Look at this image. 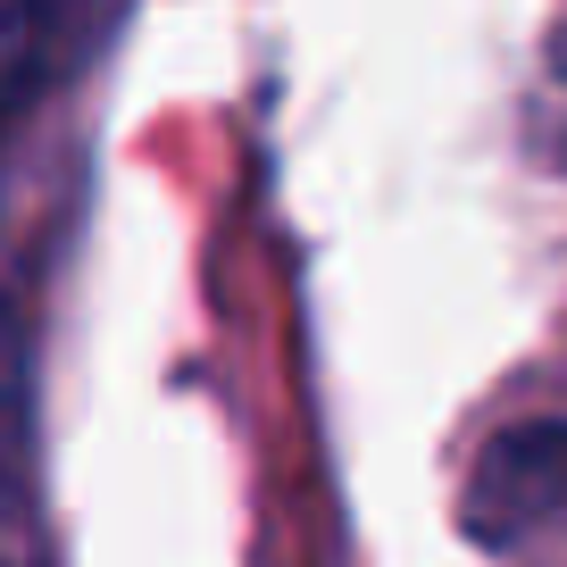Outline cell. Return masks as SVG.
<instances>
[{
    "instance_id": "cell-1",
    "label": "cell",
    "mask_w": 567,
    "mask_h": 567,
    "mask_svg": "<svg viewBox=\"0 0 567 567\" xmlns=\"http://www.w3.org/2000/svg\"><path fill=\"white\" fill-rule=\"evenodd\" d=\"M460 517L476 543H534L543 526H567V417H534L493 434L476 451Z\"/></svg>"
},
{
    "instance_id": "cell-2",
    "label": "cell",
    "mask_w": 567,
    "mask_h": 567,
    "mask_svg": "<svg viewBox=\"0 0 567 567\" xmlns=\"http://www.w3.org/2000/svg\"><path fill=\"white\" fill-rule=\"evenodd\" d=\"M0 567H51L42 460H34V368H25V334L9 309H0Z\"/></svg>"
},
{
    "instance_id": "cell-3",
    "label": "cell",
    "mask_w": 567,
    "mask_h": 567,
    "mask_svg": "<svg viewBox=\"0 0 567 567\" xmlns=\"http://www.w3.org/2000/svg\"><path fill=\"white\" fill-rule=\"evenodd\" d=\"M101 0H0V134L75 68Z\"/></svg>"
}]
</instances>
